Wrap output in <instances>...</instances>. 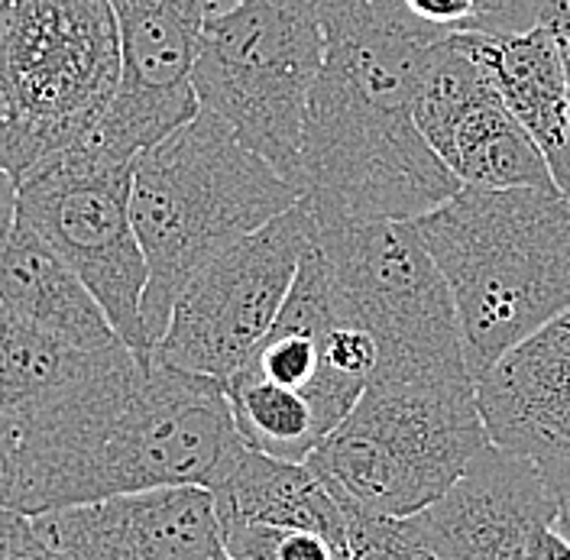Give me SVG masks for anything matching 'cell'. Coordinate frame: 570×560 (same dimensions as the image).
I'll use <instances>...</instances> for the list:
<instances>
[{"instance_id": "29", "label": "cell", "mask_w": 570, "mask_h": 560, "mask_svg": "<svg viewBox=\"0 0 570 560\" xmlns=\"http://www.w3.org/2000/svg\"><path fill=\"white\" fill-rule=\"evenodd\" d=\"M17 220V178L10 176V169L0 159V237L13 227Z\"/></svg>"}, {"instance_id": "7", "label": "cell", "mask_w": 570, "mask_h": 560, "mask_svg": "<svg viewBox=\"0 0 570 560\" xmlns=\"http://www.w3.org/2000/svg\"><path fill=\"white\" fill-rule=\"evenodd\" d=\"M312 220L341 312L376 341L373 380H473L451 285L412 220Z\"/></svg>"}, {"instance_id": "2", "label": "cell", "mask_w": 570, "mask_h": 560, "mask_svg": "<svg viewBox=\"0 0 570 560\" xmlns=\"http://www.w3.org/2000/svg\"><path fill=\"white\" fill-rule=\"evenodd\" d=\"M244 451L220 380L142 360L117 341L66 395L23 419L17 512L169 487L214 490Z\"/></svg>"}, {"instance_id": "17", "label": "cell", "mask_w": 570, "mask_h": 560, "mask_svg": "<svg viewBox=\"0 0 570 560\" xmlns=\"http://www.w3.org/2000/svg\"><path fill=\"white\" fill-rule=\"evenodd\" d=\"M466 49L490 75L502 105L541 149L554 185L570 198L568 81L548 23L522 33H461Z\"/></svg>"}, {"instance_id": "14", "label": "cell", "mask_w": 570, "mask_h": 560, "mask_svg": "<svg viewBox=\"0 0 570 560\" xmlns=\"http://www.w3.org/2000/svg\"><path fill=\"white\" fill-rule=\"evenodd\" d=\"M558 502L538 460L487 444L466 473L412 528L441 560H529L534 538L554 525Z\"/></svg>"}, {"instance_id": "9", "label": "cell", "mask_w": 570, "mask_h": 560, "mask_svg": "<svg viewBox=\"0 0 570 560\" xmlns=\"http://www.w3.org/2000/svg\"><path fill=\"white\" fill-rule=\"evenodd\" d=\"M134 169L137 159H117L91 140L52 153L17 178V220L69 263L117 337L149 360L142 327L149 266L130 210Z\"/></svg>"}, {"instance_id": "5", "label": "cell", "mask_w": 570, "mask_h": 560, "mask_svg": "<svg viewBox=\"0 0 570 560\" xmlns=\"http://www.w3.org/2000/svg\"><path fill=\"white\" fill-rule=\"evenodd\" d=\"M490 441L466 380H370L305 463L341 502L409 519L451 490Z\"/></svg>"}, {"instance_id": "24", "label": "cell", "mask_w": 570, "mask_h": 560, "mask_svg": "<svg viewBox=\"0 0 570 560\" xmlns=\"http://www.w3.org/2000/svg\"><path fill=\"white\" fill-rule=\"evenodd\" d=\"M541 477L548 490L558 502V515H570V456H554V460H538Z\"/></svg>"}, {"instance_id": "28", "label": "cell", "mask_w": 570, "mask_h": 560, "mask_svg": "<svg viewBox=\"0 0 570 560\" xmlns=\"http://www.w3.org/2000/svg\"><path fill=\"white\" fill-rule=\"evenodd\" d=\"M529 560H570V541H564L554 528H544L534 538Z\"/></svg>"}, {"instance_id": "4", "label": "cell", "mask_w": 570, "mask_h": 560, "mask_svg": "<svg viewBox=\"0 0 570 560\" xmlns=\"http://www.w3.org/2000/svg\"><path fill=\"white\" fill-rule=\"evenodd\" d=\"M298 202L302 191L205 107L140 153L130 210L149 266L142 327L153 353L185 285Z\"/></svg>"}, {"instance_id": "21", "label": "cell", "mask_w": 570, "mask_h": 560, "mask_svg": "<svg viewBox=\"0 0 570 560\" xmlns=\"http://www.w3.org/2000/svg\"><path fill=\"white\" fill-rule=\"evenodd\" d=\"M558 0H483V20L476 33H522L544 23Z\"/></svg>"}, {"instance_id": "33", "label": "cell", "mask_w": 570, "mask_h": 560, "mask_svg": "<svg viewBox=\"0 0 570 560\" xmlns=\"http://www.w3.org/2000/svg\"><path fill=\"white\" fill-rule=\"evenodd\" d=\"M568 3H570V0H568Z\"/></svg>"}, {"instance_id": "18", "label": "cell", "mask_w": 570, "mask_h": 560, "mask_svg": "<svg viewBox=\"0 0 570 560\" xmlns=\"http://www.w3.org/2000/svg\"><path fill=\"white\" fill-rule=\"evenodd\" d=\"M0 305L81 351L120 341L91 288L20 220L0 237Z\"/></svg>"}, {"instance_id": "26", "label": "cell", "mask_w": 570, "mask_h": 560, "mask_svg": "<svg viewBox=\"0 0 570 560\" xmlns=\"http://www.w3.org/2000/svg\"><path fill=\"white\" fill-rule=\"evenodd\" d=\"M27 525H30V515L0 509V560H13V551H17Z\"/></svg>"}, {"instance_id": "10", "label": "cell", "mask_w": 570, "mask_h": 560, "mask_svg": "<svg viewBox=\"0 0 570 560\" xmlns=\"http://www.w3.org/2000/svg\"><path fill=\"white\" fill-rule=\"evenodd\" d=\"M312 237L315 220L298 202L224 249L185 285L153 356L198 376L230 380L273 331Z\"/></svg>"}, {"instance_id": "30", "label": "cell", "mask_w": 570, "mask_h": 560, "mask_svg": "<svg viewBox=\"0 0 570 560\" xmlns=\"http://www.w3.org/2000/svg\"><path fill=\"white\" fill-rule=\"evenodd\" d=\"M554 531H558V534H561V538H564V541H570V515H558V519H554Z\"/></svg>"}, {"instance_id": "11", "label": "cell", "mask_w": 570, "mask_h": 560, "mask_svg": "<svg viewBox=\"0 0 570 560\" xmlns=\"http://www.w3.org/2000/svg\"><path fill=\"white\" fill-rule=\"evenodd\" d=\"M120 33V85L91 143L140 159L198 117L195 62L208 20L205 0H110Z\"/></svg>"}, {"instance_id": "1", "label": "cell", "mask_w": 570, "mask_h": 560, "mask_svg": "<svg viewBox=\"0 0 570 560\" xmlns=\"http://www.w3.org/2000/svg\"><path fill=\"white\" fill-rule=\"evenodd\" d=\"M321 66L302 134V205L312 214L415 220L463 185L434 156L415 101L448 30L402 0H321Z\"/></svg>"}, {"instance_id": "32", "label": "cell", "mask_w": 570, "mask_h": 560, "mask_svg": "<svg viewBox=\"0 0 570 560\" xmlns=\"http://www.w3.org/2000/svg\"><path fill=\"white\" fill-rule=\"evenodd\" d=\"M217 560H230V558H227V554H220V558H217Z\"/></svg>"}, {"instance_id": "12", "label": "cell", "mask_w": 570, "mask_h": 560, "mask_svg": "<svg viewBox=\"0 0 570 560\" xmlns=\"http://www.w3.org/2000/svg\"><path fill=\"white\" fill-rule=\"evenodd\" d=\"M415 124L461 185L558 188L541 149L502 105L461 33L438 42L415 101Z\"/></svg>"}, {"instance_id": "6", "label": "cell", "mask_w": 570, "mask_h": 560, "mask_svg": "<svg viewBox=\"0 0 570 560\" xmlns=\"http://www.w3.org/2000/svg\"><path fill=\"white\" fill-rule=\"evenodd\" d=\"M117 85L110 0H0V159L10 176L91 140Z\"/></svg>"}, {"instance_id": "20", "label": "cell", "mask_w": 570, "mask_h": 560, "mask_svg": "<svg viewBox=\"0 0 570 560\" xmlns=\"http://www.w3.org/2000/svg\"><path fill=\"white\" fill-rule=\"evenodd\" d=\"M341 502V499H337ZM351 560H441L409 519H392L354 502H341Z\"/></svg>"}, {"instance_id": "13", "label": "cell", "mask_w": 570, "mask_h": 560, "mask_svg": "<svg viewBox=\"0 0 570 560\" xmlns=\"http://www.w3.org/2000/svg\"><path fill=\"white\" fill-rule=\"evenodd\" d=\"M212 492L230 560H351L344 509L308 463L247 448Z\"/></svg>"}, {"instance_id": "19", "label": "cell", "mask_w": 570, "mask_h": 560, "mask_svg": "<svg viewBox=\"0 0 570 560\" xmlns=\"http://www.w3.org/2000/svg\"><path fill=\"white\" fill-rule=\"evenodd\" d=\"M95 353L0 305V415L23 421L42 412L88 373Z\"/></svg>"}, {"instance_id": "31", "label": "cell", "mask_w": 570, "mask_h": 560, "mask_svg": "<svg viewBox=\"0 0 570 560\" xmlns=\"http://www.w3.org/2000/svg\"><path fill=\"white\" fill-rule=\"evenodd\" d=\"M230 3H237V0H205V7H208V17L217 13V10H224V7H230Z\"/></svg>"}, {"instance_id": "25", "label": "cell", "mask_w": 570, "mask_h": 560, "mask_svg": "<svg viewBox=\"0 0 570 560\" xmlns=\"http://www.w3.org/2000/svg\"><path fill=\"white\" fill-rule=\"evenodd\" d=\"M548 30L558 42V52H561V66H564V81H568V120H570V3L568 0H558L548 17H544Z\"/></svg>"}, {"instance_id": "23", "label": "cell", "mask_w": 570, "mask_h": 560, "mask_svg": "<svg viewBox=\"0 0 570 560\" xmlns=\"http://www.w3.org/2000/svg\"><path fill=\"white\" fill-rule=\"evenodd\" d=\"M419 20H425L448 33H470L480 30L483 0H402Z\"/></svg>"}, {"instance_id": "15", "label": "cell", "mask_w": 570, "mask_h": 560, "mask_svg": "<svg viewBox=\"0 0 570 560\" xmlns=\"http://www.w3.org/2000/svg\"><path fill=\"white\" fill-rule=\"evenodd\" d=\"M36 534L71 560H217L214 492L205 487L127 492L30 515Z\"/></svg>"}, {"instance_id": "16", "label": "cell", "mask_w": 570, "mask_h": 560, "mask_svg": "<svg viewBox=\"0 0 570 560\" xmlns=\"http://www.w3.org/2000/svg\"><path fill=\"white\" fill-rule=\"evenodd\" d=\"M476 405L502 451L570 456V312L502 353L476 380Z\"/></svg>"}, {"instance_id": "22", "label": "cell", "mask_w": 570, "mask_h": 560, "mask_svg": "<svg viewBox=\"0 0 570 560\" xmlns=\"http://www.w3.org/2000/svg\"><path fill=\"white\" fill-rule=\"evenodd\" d=\"M20 480H23V421L0 415V509L17 512Z\"/></svg>"}, {"instance_id": "3", "label": "cell", "mask_w": 570, "mask_h": 560, "mask_svg": "<svg viewBox=\"0 0 570 560\" xmlns=\"http://www.w3.org/2000/svg\"><path fill=\"white\" fill-rule=\"evenodd\" d=\"M451 285L473 383L570 312V198L558 188H473L412 220Z\"/></svg>"}, {"instance_id": "27", "label": "cell", "mask_w": 570, "mask_h": 560, "mask_svg": "<svg viewBox=\"0 0 570 560\" xmlns=\"http://www.w3.org/2000/svg\"><path fill=\"white\" fill-rule=\"evenodd\" d=\"M13 560H71V558H66L59 548H52L46 538H39L33 522H30L27 531H23V538H20V544H17V551H13Z\"/></svg>"}, {"instance_id": "8", "label": "cell", "mask_w": 570, "mask_h": 560, "mask_svg": "<svg viewBox=\"0 0 570 560\" xmlns=\"http://www.w3.org/2000/svg\"><path fill=\"white\" fill-rule=\"evenodd\" d=\"M321 66V0H237L205 20L191 81L198 105L298 188Z\"/></svg>"}]
</instances>
